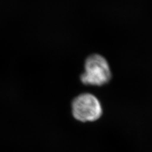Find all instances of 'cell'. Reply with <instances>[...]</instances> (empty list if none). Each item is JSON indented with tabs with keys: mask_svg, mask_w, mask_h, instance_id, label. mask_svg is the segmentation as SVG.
<instances>
[{
	"mask_svg": "<svg viewBox=\"0 0 152 152\" xmlns=\"http://www.w3.org/2000/svg\"><path fill=\"white\" fill-rule=\"evenodd\" d=\"M74 117L80 122H93L102 115V107L98 99L91 93H83L72 102Z\"/></svg>",
	"mask_w": 152,
	"mask_h": 152,
	"instance_id": "obj_2",
	"label": "cell"
},
{
	"mask_svg": "<svg viewBox=\"0 0 152 152\" xmlns=\"http://www.w3.org/2000/svg\"><path fill=\"white\" fill-rule=\"evenodd\" d=\"M84 72L80 79L85 86H102L110 81L112 72L107 60L98 54L88 56L84 61Z\"/></svg>",
	"mask_w": 152,
	"mask_h": 152,
	"instance_id": "obj_1",
	"label": "cell"
}]
</instances>
